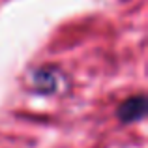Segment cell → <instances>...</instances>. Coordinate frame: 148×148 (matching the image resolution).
Segmentation results:
<instances>
[{
	"label": "cell",
	"mask_w": 148,
	"mask_h": 148,
	"mask_svg": "<svg viewBox=\"0 0 148 148\" xmlns=\"http://www.w3.org/2000/svg\"><path fill=\"white\" fill-rule=\"evenodd\" d=\"M146 112V99L145 96H133V98L126 99L118 109V116L122 122H135L141 120Z\"/></svg>",
	"instance_id": "obj_1"
}]
</instances>
